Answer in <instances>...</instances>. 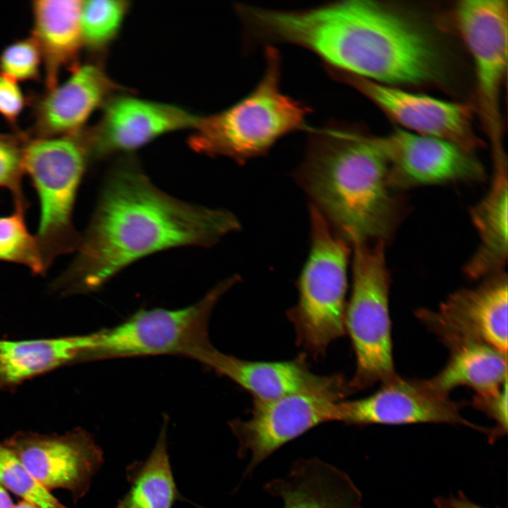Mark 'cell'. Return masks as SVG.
<instances>
[{"instance_id":"cell-24","label":"cell","mask_w":508,"mask_h":508,"mask_svg":"<svg viewBox=\"0 0 508 508\" xmlns=\"http://www.w3.org/2000/svg\"><path fill=\"white\" fill-rule=\"evenodd\" d=\"M165 416L157 443L144 461H135L126 468L130 489L116 508H172L183 499L176 488L167 453Z\"/></svg>"},{"instance_id":"cell-4","label":"cell","mask_w":508,"mask_h":508,"mask_svg":"<svg viewBox=\"0 0 508 508\" xmlns=\"http://www.w3.org/2000/svg\"><path fill=\"white\" fill-rule=\"evenodd\" d=\"M264 74L254 89L230 107L199 117L190 147L210 156H224L238 164L265 155L282 138L307 130L310 109L282 93L281 57L269 46Z\"/></svg>"},{"instance_id":"cell-10","label":"cell","mask_w":508,"mask_h":508,"mask_svg":"<svg viewBox=\"0 0 508 508\" xmlns=\"http://www.w3.org/2000/svg\"><path fill=\"white\" fill-rule=\"evenodd\" d=\"M3 443L44 488L66 490L75 502L89 491L104 462L102 450L81 428L63 435L18 431Z\"/></svg>"},{"instance_id":"cell-16","label":"cell","mask_w":508,"mask_h":508,"mask_svg":"<svg viewBox=\"0 0 508 508\" xmlns=\"http://www.w3.org/2000/svg\"><path fill=\"white\" fill-rule=\"evenodd\" d=\"M198 361L249 392L254 400L314 394L341 401L353 392L341 375H316L302 358L274 362L247 361L223 353L212 346Z\"/></svg>"},{"instance_id":"cell-22","label":"cell","mask_w":508,"mask_h":508,"mask_svg":"<svg viewBox=\"0 0 508 508\" xmlns=\"http://www.w3.org/2000/svg\"><path fill=\"white\" fill-rule=\"evenodd\" d=\"M91 334L25 341L0 339V389L64 365L88 361Z\"/></svg>"},{"instance_id":"cell-17","label":"cell","mask_w":508,"mask_h":508,"mask_svg":"<svg viewBox=\"0 0 508 508\" xmlns=\"http://www.w3.org/2000/svg\"><path fill=\"white\" fill-rule=\"evenodd\" d=\"M478 286L452 294L439 313L418 311L430 329L482 341L507 356V275L500 271Z\"/></svg>"},{"instance_id":"cell-31","label":"cell","mask_w":508,"mask_h":508,"mask_svg":"<svg viewBox=\"0 0 508 508\" xmlns=\"http://www.w3.org/2000/svg\"><path fill=\"white\" fill-rule=\"evenodd\" d=\"M17 82L0 72V115L16 129L27 104Z\"/></svg>"},{"instance_id":"cell-21","label":"cell","mask_w":508,"mask_h":508,"mask_svg":"<svg viewBox=\"0 0 508 508\" xmlns=\"http://www.w3.org/2000/svg\"><path fill=\"white\" fill-rule=\"evenodd\" d=\"M493 175L485 197L471 216L480 245L464 267L472 279L502 271L507 259V162L504 152L493 155Z\"/></svg>"},{"instance_id":"cell-20","label":"cell","mask_w":508,"mask_h":508,"mask_svg":"<svg viewBox=\"0 0 508 508\" xmlns=\"http://www.w3.org/2000/svg\"><path fill=\"white\" fill-rule=\"evenodd\" d=\"M450 349L445 368L427 380L439 393L448 395L456 386L466 385L480 397L497 394L507 381V355L488 344L446 330L434 331Z\"/></svg>"},{"instance_id":"cell-1","label":"cell","mask_w":508,"mask_h":508,"mask_svg":"<svg viewBox=\"0 0 508 508\" xmlns=\"http://www.w3.org/2000/svg\"><path fill=\"white\" fill-rule=\"evenodd\" d=\"M240 228L231 212L173 198L126 159L107 176L78 255L52 289L66 296L94 292L140 258L181 246H210Z\"/></svg>"},{"instance_id":"cell-32","label":"cell","mask_w":508,"mask_h":508,"mask_svg":"<svg viewBox=\"0 0 508 508\" xmlns=\"http://www.w3.org/2000/svg\"><path fill=\"white\" fill-rule=\"evenodd\" d=\"M433 502L435 508H487L471 500L462 491L456 495L436 497Z\"/></svg>"},{"instance_id":"cell-6","label":"cell","mask_w":508,"mask_h":508,"mask_svg":"<svg viewBox=\"0 0 508 508\" xmlns=\"http://www.w3.org/2000/svg\"><path fill=\"white\" fill-rule=\"evenodd\" d=\"M89 155L81 131L28 138L25 168L38 195L40 219L35 236L46 270L59 255L77 250L81 236L73 224L76 193Z\"/></svg>"},{"instance_id":"cell-8","label":"cell","mask_w":508,"mask_h":508,"mask_svg":"<svg viewBox=\"0 0 508 508\" xmlns=\"http://www.w3.org/2000/svg\"><path fill=\"white\" fill-rule=\"evenodd\" d=\"M353 256V287L345 313L356 358L354 375L348 382L353 390L377 382H388L395 373L389 314V277L385 243H356Z\"/></svg>"},{"instance_id":"cell-15","label":"cell","mask_w":508,"mask_h":508,"mask_svg":"<svg viewBox=\"0 0 508 508\" xmlns=\"http://www.w3.org/2000/svg\"><path fill=\"white\" fill-rule=\"evenodd\" d=\"M198 116L178 107L131 97L107 102L101 120L82 131L89 159L136 149L168 132L194 128Z\"/></svg>"},{"instance_id":"cell-18","label":"cell","mask_w":508,"mask_h":508,"mask_svg":"<svg viewBox=\"0 0 508 508\" xmlns=\"http://www.w3.org/2000/svg\"><path fill=\"white\" fill-rule=\"evenodd\" d=\"M119 87L95 64L73 68L61 85L47 90L34 102L31 138H49L75 133L90 114Z\"/></svg>"},{"instance_id":"cell-7","label":"cell","mask_w":508,"mask_h":508,"mask_svg":"<svg viewBox=\"0 0 508 508\" xmlns=\"http://www.w3.org/2000/svg\"><path fill=\"white\" fill-rule=\"evenodd\" d=\"M234 275L189 306L168 310H140L123 322L91 333L90 361L162 354L198 360L213 346L209 321L222 296L239 279Z\"/></svg>"},{"instance_id":"cell-33","label":"cell","mask_w":508,"mask_h":508,"mask_svg":"<svg viewBox=\"0 0 508 508\" xmlns=\"http://www.w3.org/2000/svg\"><path fill=\"white\" fill-rule=\"evenodd\" d=\"M12 500L7 490L0 484V508H13Z\"/></svg>"},{"instance_id":"cell-28","label":"cell","mask_w":508,"mask_h":508,"mask_svg":"<svg viewBox=\"0 0 508 508\" xmlns=\"http://www.w3.org/2000/svg\"><path fill=\"white\" fill-rule=\"evenodd\" d=\"M26 133H0V188L8 190L13 199L15 209L26 211L28 202L23 189L25 174Z\"/></svg>"},{"instance_id":"cell-27","label":"cell","mask_w":508,"mask_h":508,"mask_svg":"<svg viewBox=\"0 0 508 508\" xmlns=\"http://www.w3.org/2000/svg\"><path fill=\"white\" fill-rule=\"evenodd\" d=\"M0 484L38 508H68L38 483L17 455L1 441Z\"/></svg>"},{"instance_id":"cell-3","label":"cell","mask_w":508,"mask_h":508,"mask_svg":"<svg viewBox=\"0 0 508 508\" xmlns=\"http://www.w3.org/2000/svg\"><path fill=\"white\" fill-rule=\"evenodd\" d=\"M307 130L305 157L294 177L310 205L347 242L385 243L399 208L375 137L333 121Z\"/></svg>"},{"instance_id":"cell-23","label":"cell","mask_w":508,"mask_h":508,"mask_svg":"<svg viewBox=\"0 0 508 508\" xmlns=\"http://www.w3.org/2000/svg\"><path fill=\"white\" fill-rule=\"evenodd\" d=\"M82 3L76 0L32 2V37L42 53L47 90L58 85L63 68L75 66L83 45L80 23Z\"/></svg>"},{"instance_id":"cell-26","label":"cell","mask_w":508,"mask_h":508,"mask_svg":"<svg viewBox=\"0 0 508 508\" xmlns=\"http://www.w3.org/2000/svg\"><path fill=\"white\" fill-rule=\"evenodd\" d=\"M128 8L125 1H83L80 17L83 44L92 50L107 46L118 33Z\"/></svg>"},{"instance_id":"cell-2","label":"cell","mask_w":508,"mask_h":508,"mask_svg":"<svg viewBox=\"0 0 508 508\" xmlns=\"http://www.w3.org/2000/svg\"><path fill=\"white\" fill-rule=\"evenodd\" d=\"M251 31L259 44L298 45L315 53L325 67L383 85L428 83L443 75L442 56L429 35L374 1L292 11L258 8Z\"/></svg>"},{"instance_id":"cell-9","label":"cell","mask_w":508,"mask_h":508,"mask_svg":"<svg viewBox=\"0 0 508 508\" xmlns=\"http://www.w3.org/2000/svg\"><path fill=\"white\" fill-rule=\"evenodd\" d=\"M339 400L314 394H296L267 401L253 400L248 420L229 423L237 440L239 459L249 458L243 477L286 442L323 423L339 421Z\"/></svg>"},{"instance_id":"cell-12","label":"cell","mask_w":508,"mask_h":508,"mask_svg":"<svg viewBox=\"0 0 508 508\" xmlns=\"http://www.w3.org/2000/svg\"><path fill=\"white\" fill-rule=\"evenodd\" d=\"M325 68L333 79L361 92L406 131L448 140L469 152L480 145L473 130L471 110L463 104Z\"/></svg>"},{"instance_id":"cell-19","label":"cell","mask_w":508,"mask_h":508,"mask_svg":"<svg viewBox=\"0 0 508 508\" xmlns=\"http://www.w3.org/2000/svg\"><path fill=\"white\" fill-rule=\"evenodd\" d=\"M264 490L281 499L282 508H362V493L351 478L318 457L298 459Z\"/></svg>"},{"instance_id":"cell-34","label":"cell","mask_w":508,"mask_h":508,"mask_svg":"<svg viewBox=\"0 0 508 508\" xmlns=\"http://www.w3.org/2000/svg\"><path fill=\"white\" fill-rule=\"evenodd\" d=\"M13 508H38L35 504L22 500V501L19 502L17 504L14 505Z\"/></svg>"},{"instance_id":"cell-29","label":"cell","mask_w":508,"mask_h":508,"mask_svg":"<svg viewBox=\"0 0 508 508\" xmlns=\"http://www.w3.org/2000/svg\"><path fill=\"white\" fill-rule=\"evenodd\" d=\"M42 56L35 39L16 40L0 54V72L18 81H35L40 78Z\"/></svg>"},{"instance_id":"cell-14","label":"cell","mask_w":508,"mask_h":508,"mask_svg":"<svg viewBox=\"0 0 508 508\" xmlns=\"http://www.w3.org/2000/svg\"><path fill=\"white\" fill-rule=\"evenodd\" d=\"M466 403L454 401L434 390L427 380L398 375L382 383L370 397L339 401V421L349 425H401L421 423L460 425L485 433L490 429L474 424L460 413Z\"/></svg>"},{"instance_id":"cell-11","label":"cell","mask_w":508,"mask_h":508,"mask_svg":"<svg viewBox=\"0 0 508 508\" xmlns=\"http://www.w3.org/2000/svg\"><path fill=\"white\" fill-rule=\"evenodd\" d=\"M456 19L473 59L480 104L491 142H500L499 97L507 68V1H461L456 8Z\"/></svg>"},{"instance_id":"cell-30","label":"cell","mask_w":508,"mask_h":508,"mask_svg":"<svg viewBox=\"0 0 508 508\" xmlns=\"http://www.w3.org/2000/svg\"><path fill=\"white\" fill-rule=\"evenodd\" d=\"M475 408L485 413L494 421L495 425L490 429L488 441L490 445L495 444L507 433V381L502 387L500 392L488 397L475 396L473 400Z\"/></svg>"},{"instance_id":"cell-25","label":"cell","mask_w":508,"mask_h":508,"mask_svg":"<svg viewBox=\"0 0 508 508\" xmlns=\"http://www.w3.org/2000/svg\"><path fill=\"white\" fill-rule=\"evenodd\" d=\"M25 211L0 217V260L25 265L35 274L47 272L35 236L28 231Z\"/></svg>"},{"instance_id":"cell-5","label":"cell","mask_w":508,"mask_h":508,"mask_svg":"<svg viewBox=\"0 0 508 508\" xmlns=\"http://www.w3.org/2000/svg\"><path fill=\"white\" fill-rule=\"evenodd\" d=\"M311 246L297 281L298 300L286 315L296 343L313 356L346 332L348 242L310 205Z\"/></svg>"},{"instance_id":"cell-13","label":"cell","mask_w":508,"mask_h":508,"mask_svg":"<svg viewBox=\"0 0 508 508\" xmlns=\"http://www.w3.org/2000/svg\"><path fill=\"white\" fill-rule=\"evenodd\" d=\"M375 138L388 161L387 180L392 190L454 181H480L486 176L471 152L448 140L401 128Z\"/></svg>"}]
</instances>
